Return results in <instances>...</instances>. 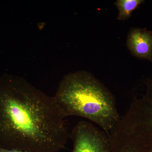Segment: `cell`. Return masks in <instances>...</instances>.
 <instances>
[{
	"label": "cell",
	"instance_id": "cell-2",
	"mask_svg": "<svg viewBox=\"0 0 152 152\" xmlns=\"http://www.w3.org/2000/svg\"><path fill=\"white\" fill-rule=\"evenodd\" d=\"M54 96L66 118H85L99 125L107 135L121 118L113 95L86 71L64 76Z\"/></svg>",
	"mask_w": 152,
	"mask_h": 152
},
{
	"label": "cell",
	"instance_id": "cell-6",
	"mask_svg": "<svg viewBox=\"0 0 152 152\" xmlns=\"http://www.w3.org/2000/svg\"><path fill=\"white\" fill-rule=\"evenodd\" d=\"M144 2L143 0H118L115 3L119 11L117 19L119 20H128L133 11Z\"/></svg>",
	"mask_w": 152,
	"mask_h": 152
},
{
	"label": "cell",
	"instance_id": "cell-7",
	"mask_svg": "<svg viewBox=\"0 0 152 152\" xmlns=\"http://www.w3.org/2000/svg\"><path fill=\"white\" fill-rule=\"evenodd\" d=\"M0 152H30L27 151L16 149H9L0 147Z\"/></svg>",
	"mask_w": 152,
	"mask_h": 152
},
{
	"label": "cell",
	"instance_id": "cell-5",
	"mask_svg": "<svg viewBox=\"0 0 152 152\" xmlns=\"http://www.w3.org/2000/svg\"><path fill=\"white\" fill-rule=\"evenodd\" d=\"M127 46L132 54L152 62V32L146 28H134L128 34Z\"/></svg>",
	"mask_w": 152,
	"mask_h": 152
},
{
	"label": "cell",
	"instance_id": "cell-1",
	"mask_svg": "<svg viewBox=\"0 0 152 152\" xmlns=\"http://www.w3.org/2000/svg\"><path fill=\"white\" fill-rule=\"evenodd\" d=\"M54 96L19 76L0 77V147L30 152H59L70 138Z\"/></svg>",
	"mask_w": 152,
	"mask_h": 152
},
{
	"label": "cell",
	"instance_id": "cell-4",
	"mask_svg": "<svg viewBox=\"0 0 152 152\" xmlns=\"http://www.w3.org/2000/svg\"><path fill=\"white\" fill-rule=\"evenodd\" d=\"M70 138L73 144V152H111L108 135L86 121L76 124Z\"/></svg>",
	"mask_w": 152,
	"mask_h": 152
},
{
	"label": "cell",
	"instance_id": "cell-3",
	"mask_svg": "<svg viewBox=\"0 0 152 152\" xmlns=\"http://www.w3.org/2000/svg\"><path fill=\"white\" fill-rule=\"evenodd\" d=\"M109 133L111 152H152V77Z\"/></svg>",
	"mask_w": 152,
	"mask_h": 152
}]
</instances>
